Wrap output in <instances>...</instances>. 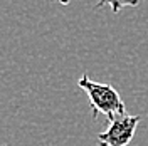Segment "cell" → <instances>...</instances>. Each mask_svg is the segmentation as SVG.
Instances as JSON below:
<instances>
[{
    "label": "cell",
    "instance_id": "cell-1",
    "mask_svg": "<svg viewBox=\"0 0 148 146\" xmlns=\"http://www.w3.org/2000/svg\"><path fill=\"white\" fill-rule=\"evenodd\" d=\"M77 86L89 98L91 109H92V118H98V114H103V116L108 118V121H113L116 116L126 114L125 102L121 101L118 91L113 86L91 81L88 77V74H84V76L79 77Z\"/></svg>",
    "mask_w": 148,
    "mask_h": 146
},
{
    "label": "cell",
    "instance_id": "cell-2",
    "mask_svg": "<svg viewBox=\"0 0 148 146\" xmlns=\"http://www.w3.org/2000/svg\"><path fill=\"white\" fill-rule=\"evenodd\" d=\"M141 121V116H116L110 121V126L106 131L98 134V145L99 146H126L135 136L136 126Z\"/></svg>",
    "mask_w": 148,
    "mask_h": 146
},
{
    "label": "cell",
    "instance_id": "cell-3",
    "mask_svg": "<svg viewBox=\"0 0 148 146\" xmlns=\"http://www.w3.org/2000/svg\"><path fill=\"white\" fill-rule=\"evenodd\" d=\"M138 2L140 0H99L98 5H96V9L108 5L113 14H118V12H120L121 9H125V7H136Z\"/></svg>",
    "mask_w": 148,
    "mask_h": 146
},
{
    "label": "cell",
    "instance_id": "cell-4",
    "mask_svg": "<svg viewBox=\"0 0 148 146\" xmlns=\"http://www.w3.org/2000/svg\"><path fill=\"white\" fill-rule=\"evenodd\" d=\"M56 2H59V3H62V5H67L71 0H56Z\"/></svg>",
    "mask_w": 148,
    "mask_h": 146
}]
</instances>
